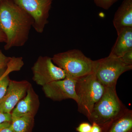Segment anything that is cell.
Masks as SVG:
<instances>
[{
  "instance_id": "9c48e42d",
  "label": "cell",
  "mask_w": 132,
  "mask_h": 132,
  "mask_svg": "<svg viewBox=\"0 0 132 132\" xmlns=\"http://www.w3.org/2000/svg\"><path fill=\"white\" fill-rule=\"evenodd\" d=\"M31 86L27 81L10 80L6 93L0 101V111L11 113L19 102L26 96Z\"/></svg>"
},
{
  "instance_id": "d6986e66",
  "label": "cell",
  "mask_w": 132,
  "mask_h": 132,
  "mask_svg": "<svg viewBox=\"0 0 132 132\" xmlns=\"http://www.w3.org/2000/svg\"><path fill=\"white\" fill-rule=\"evenodd\" d=\"M11 113H4L0 111V124L5 122H12Z\"/></svg>"
},
{
  "instance_id": "ac0fdd59",
  "label": "cell",
  "mask_w": 132,
  "mask_h": 132,
  "mask_svg": "<svg viewBox=\"0 0 132 132\" xmlns=\"http://www.w3.org/2000/svg\"><path fill=\"white\" fill-rule=\"evenodd\" d=\"M92 126L88 123H82L76 128V131L78 132H90Z\"/></svg>"
},
{
  "instance_id": "3957f363",
  "label": "cell",
  "mask_w": 132,
  "mask_h": 132,
  "mask_svg": "<svg viewBox=\"0 0 132 132\" xmlns=\"http://www.w3.org/2000/svg\"><path fill=\"white\" fill-rule=\"evenodd\" d=\"M52 60L56 65L64 70L66 77L77 79L94 72L95 61L86 57L79 50L56 54Z\"/></svg>"
},
{
  "instance_id": "44dd1931",
  "label": "cell",
  "mask_w": 132,
  "mask_h": 132,
  "mask_svg": "<svg viewBox=\"0 0 132 132\" xmlns=\"http://www.w3.org/2000/svg\"><path fill=\"white\" fill-rule=\"evenodd\" d=\"M92 129L90 132H102V128L100 126L95 123H92Z\"/></svg>"
},
{
  "instance_id": "7c38bea8",
  "label": "cell",
  "mask_w": 132,
  "mask_h": 132,
  "mask_svg": "<svg viewBox=\"0 0 132 132\" xmlns=\"http://www.w3.org/2000/svg\"><path fill=\"white\" fill-rule=\"evenodd\" d=\"M102 128V132H132V110L127 108Z\"/></svg>"
},
{
  "instance_id": "52a82bcc",
  "label": "cell",
  "mask_w": 132,
  "mask_h": 132,
  "mask_svg": "<svg viewBox=\"0 0 132 132\" xmlns=\"http://www.w3.org/2000/svg\"><path fill=\"white\" fill-rule=\"evenodd\" d=\"M32 70L33 80L42 86L66 78L64 70L56 65L52 58L48 56H39L32 67Z\"/></svg>"
},
{
  "instance_id": "8fae6325",
  "label": "cell",
  "mask_w": 132,
  "mask_h": 132,
  "mask_svg": "<svg viewBox=\"0 0 132 132\" xmlns=\"http://www.w3.org/2000/svg\"><path fill=\"white\" fill-rule=\"evenodd\" d=\"M113 24L117 34L124 29L132 28V0H124L116 12Z\"/></svg>"
},
{
  "instance_id": "ba28073f",
  "label": "cell",
  "mask_w": 132,
  "mask_h": 132,
  "mask_svg": "<svg viewBox=\"0 0 132 132\" xmlns=\"http://www.w3.org/2000/svg\"><path fill=\"white\" fill-rule=\"evenodd\" d=\"M76 79L66 77L65 79L55 81L44 85L43 90L47 98L54 101L72 99L76 103L78 98L75 90Z\"/></svg>"
},
{
  "instance_id": "277c9868",
  "label": "cell",
  "mask_w": 132,
  "mask_h": 132,
  "mask_svg": "<svg viewBox=\"0 0 132 132\" xmlns=\"http://www.w3.org/2000/svg\"><path fill=\"white\" fill-rule=\"evenodd\" d=\"M105 90V87L97 80L94 73L76 79L75 90L78 98V111L88 118Z\"/></svg>"
},
{
  "instance_id": "4fadbf2b",
  "label": "cell",
  "mask_w": 132,
  "mask_h": 132,
  "mask_svg": "<svg viewBox=\"0 0 132 132\" xmlns=\"http://www.w3.org/2000/svg\"><path fill=\"white\" fill-rule=\"evenodd\" d=\"M118 36L109 55L120 58L132 50V28L124 29Z\"/></svg>"
},
{
  "instance_id": "603a6c76",
  "label": "cell",
  "mask_w": 132,
  "mask_h": 132,
  "mask_svg": "<svg viewBox=\"0 0 132 132\" xmlns=\"http://www.w3.org/2000/svg\"><path fill=\"white\" fill-rule=\"evenodd\" d=\"M2 1V0H0V1Z\"/></svg>"
},
{
  "instance_id": "9a60e30c",
  "label": "cell",
  "mask_w": 132,
  "mask_h": 132,
  "mask_svg": "<svg viewBox=\"0 0 132 132\" xmlns=\"http://www.w3.org/2000/svg\"><path fill=\"white\" fill-rule=\"evenodd\" d=\"M118 0H93L97 6L103 9L108 10Z\"/></svg>"
},
{
  "instance_id": "30bf717a",
  "label": "cell",
  "mask_w": 132,
  "mask_h": 132,
  "mask_svg": "<svg viewBox=\"0 0 132 132\" xmlns=\"http://www.w3.org/2000/svg\"><path fill=\"white\" fill-rule=\"evenodd\" d=\"M39 105V97L31 86L25 97L19 102L16 107L12 111L11 113L12 118L26 115L35 117L38 112Z\"/></svg>"
},
{
  "instance_id": "5b68a950",
  "label": "cell",
  "mask_w": 132,
  "mask_h": 132,
  "mask_svg": "<svg viewBox=\"0 0 132 132\" xmlns=\"http://www.w3.org/2000/svg\"><path fill=\"white\" fill-rule=\"evenodd\" d=\"M132 69V65L123 63L119 58L109 55L95 61L94 73L98 80L104 86H116L120 76Z\"/></svg>"
},
{
  "instance_id": "7402d4cb",
  "label": "cell",
  "mask_w": 132,
  "mask_h": 132,
  "mask_svg": "<svg viewBox=\"0 0 132 132\" xmlns=\"http://www.w3.org/2000/svg\"><path fill=\"white\" fill-rule=\"evenodd\" d=\"M6 37L3 31L0 28V43H6Z\"/></svg>"
},
{
  "instance_id": "8992f818",
  "label": "cell",
  "mask_w": 132,
  "mask_h": 132,
  "mask_svg": "<svg viewBox=\"0 0 132 132\" xmlns=\"http://www.w3.org/2000/svg\"><path fill=\"white\" fill-rule=\"evenodd\" d=\"M34 19L33 27L38 33H42L48 23L49 12L53 0H12Z\"/></svg>"
},
{
  "instance_id": "e0dca14e",
  "label": "cell",
  "mask_w": 132,
  "mask_h": 132,
  "mask_svg": "<svg viewBox=\"0 0 132 132\" xmlns=\"http://www.w3.org/2000/svg\"><path fill=\"white\" fill-rule=\"evenodd\" d=\"M119 58L125 64L132 65V50L126 53Z\"/></svg>"
},
{
  "instance_id": "2e32d148",
  "label": "cell",
  "mask_w": 132,
  "mask_h": 132,
  "mask_svg": "<svg viewBox=\"0 0 132 132\" xmlns=\"http://www.w3.org/2000/svg\"><path fill=\"white\" fill-rule=\"evenodd\" d=\"M12 58L5 55L0 50V71L7 67L12 60Z\"/></svg>"
},
{
  "instance_id": "5bb4252c",
  "label": "cell",
  "mask_w": 132,
  "mask_h": 132,
  "mask_svg": "<svg viewBox=\"0 0 132 132\" xmlns=\"http://www.w3.org/2000/svg\"><path fill=\"white\" fill-rule=\"evenodd\" d=\"M34 116L29 115L12 118L11 126L13 132H31L34 124Z\"/></svg>"
},
{
  "instance_id": "7a4b0ae2",
  "label": "cell",
  "mask_w": 132,
  "mask_h": 132,
  "mask_svg": "<svg viewBox=\"0 0 132 132\" xmlns=\"http://www.w3.org/2000/svg\"><path fill=\"white\" fill-rule=\"evenodd\" d=\"M127 109L118 97L116 86L106 87L87 118L91 123H95L102 128Z\"/></svg>"
},
{
  "instance_id": "ffe728a7",
  "label": "cell",
  "mask_w": 132,
  "mask_h": 132,
  "mask_svg": "<svg viewBox=\"0 0 132 132\" xmlns=\"http://www.w3.org/2000/svg\"><path fill=\"white\" fill-rule=\"evenodd\" d=\"M0 132H13L11 122H5L0 124Z\"/></svg>"
},
{
  "instance_id": "6da1fadb",
  "label": "cell",
  "mask_w": 132,
  "mask_h": 132,
  "mask_svg": "<svg viewBox=\"0 0 132 132\" xmlns=\"http://www.w3.org/2000/svg\"><path fill=\"white\" fill-rule=\"evenodd\" d=\"M34 24L32 16L12 0L0 1V28L6 37L5 50L24 46Z\"/></svg>"
}]
</instances>
